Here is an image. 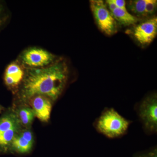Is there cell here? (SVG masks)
I'll use <instances>...</instances> for the list:
<instances>
[{
  "label": "cell",
  "mask_w": 157,
  "mask_h": 157,
  "mask_svg": "<svg viewBox=\"0 0 157 157\" xmlns=\"http://www.w3.org/2000/svg\"><path fill=\"white\" fill-rule=\"evenodd\" d=\"M17 114L8 113L0 118V134L15 127L21 126Z\"/></svg>",
  "instance_id": "obj_11"
},
{
  "label": "cell",
  "mask_w": 157,
  "mask_h": 157,
  "mask_svg": "<svg viewBox=\"0 0 157 157\" xmlns=\"http://www.w3.org/2000/svg\"><path fill=\"white\" fill-rule=\"evenodd\" d=\"M24 72L19 65L11 63L6 68L5 72V83L9 86H14L19 84L24 77Z\"/></svg>",
  "instance_id": "obj_9"
},
{
  "label": "cell",
  "mask_w": 157,
  "mask_h": 157,
  "mask_svg": "<svg viewBox=\"0 0 157 157\" xmlns=\"http://www.w3.org/2000/svg\"><path fill=\"white\" fill-rule=\"evenodd\" d=\"M133 36L141 45H149L155 38L157 34V18L151 17L139 23L133 30Z\"/></svg>",
  "instance_id": "obj_6"
},
{
  "label": "cell",
  "mask_w": 157,
  "mask_h": 157,
  "mask_svg": "<svg viewBox=\"0 0 157 157\" xmlns=\"http://www.w3.org/2000/svg\"><path fill=\"white\" fill-rule=\"evenodd\" d=\"M33 135L31 130L26 129L20 132L12 141L10 151L19 154L30 152L33 145Z\"/></svg>",
  "instance_id": "obj_8"
},
{
  "label": "cell",
  "mask_w": 157,
  "mask_h": 157,
  "mask_svg": "<svg viewBox=\"0 0 157 157\" xmlns=\"http://www.w3.org/2000/svg\"><path fill=\"white\" fill-rule=\"evenodd\" d=\"M29 100L35 117L42 122L48 121L52 107V100L43 95L34 96Z\"/></svg>",
  "instance_id": "obj_7"
},
{
  "label": "cell",
  "mask_w": 157,
  "mask_h": 157,
  "mask_svg": "<svg viewBox=\"0 0 157 157\" xmlns=\"http://www.w3.org/2000/svg\"><path fill=\"white\" fill-rule=\"evenodd\" d=\"M68 74L67 64L60 59L44 67L29 69L24 77L22 98L29 100L34 96L43 95L56 101L64 89Z\"/></svg>",
  "instance_id": "obj_1"
},
{
  "label": "cell",
  "mask_w": 157,
  "mask_h": 157,
  "mask_svg": "<svg viewBox=\"0 0 157 157\" xmlns=\"http://www.w3.org/2000/svg\"><path fill=\"white\" fill-rule=\"evenodd\" d=\"M117 7L123 10H127L126 3L124 0H113Z\"/></svg>",
  "instance_id": "obj_15"
},
{
  "label": "cell",
  "mask_w": 157,
  "mask_h": 157,
  "mask_svg": "<svg viewBox=\"0 0 157 157\" xmlns=\"http://www.w3.org/2000/svg\"><path fill=\"white\" fill-rule=\"evenodd\" d=\"M111 12L116 22L124 26L134 25L138 21V17L130 14L127 10L117 8Z\"/></svg>",
  "instance_id": "obj_10"
},
{
  "label": "cell",
  "mask_w": 157,
  "mask_h": 157,
  "mask_svg": "<svg viewBox=\"0 0 157 157\" xmlns=\"http://www.w3.org/2000/svg\"><path fill=\"white\" fill-rule=\"evenodd\" d=\"M90 7L100 30L110 36L117 32V22L112 13L102 0H90Z\"/></svg>",
  "instance_id": "obj_3"
},
{
  "label": "cell",
  "mask_w": 157,
  "mask_h": 157,
  "mask_svg": "<svg viewBox=\"0 0 157 157\" xmlns=\"http://www.w3.org/2000/svg\"><path fill=\"white\" fill-rule=\"evenodd\" d=\"M139 115L147 130L151 132H157L156 94L148 96L144 100L139 107Z\"/></svg>",
  "instance_id": "obj_4"
},
{
  "label": "cell",
  "mask_w": 157,
  "mask_h": 157,
  "mask_svg": "<svg viewBox=\"0 0 157 157\" xmlns=\"http://www.w3.org/2000/svg\"><path fill=\"white\" fill-rule=\"evenodd\" d=\"M17 115L21 124L26 127L30 125L35 117L32 108L27 107H23L20 109Z\"/></svg>",
  "instance_id": "obj_12"
},
{
  "label": "cell",
  "mask_w": 157,
  "mask_h": 157,
  "mask_svg": "<svg viewBox=\"0 0 157 157\" xmlns=\"http://www.w3.org/2000/svg\"><path fill=\"white\" fill-rule=\"evenodd\" d=\"M135 157H157V150H154L146 153L138 155Z\"/></svg>",
  "instance_id": "obj_16"
},
{
  "label": "cell",
  "mask_w": 157,
  "mask_h": 157,
  "mask_svg": "<svg viewBox=\"0 0 157 157\" xmlns=\"http://www.w3.org/2000/svg\"><path fill=\"white\" fill-rule=\"evenodd\" d=\"M1 111H2V107H1V106H0V113L1 112Z\"/></svg>",
  "instance_id": "obj_18"
},
{
  "label": "cell",
  "mask_w": 157,
  "mask_h": 157,
  "mask_svg": "<svg viewBox=\"0 0 157 157\" xmlns=\"http://www.w3.org/2000/svg\"><path fill=\"white\" fill-rule=\"evenodd\" d=\"M130 122L121 116L114 109H109L101 114L97 123V128L100 133L109 138H115L126 132Z\"/></svg>",
  "instance_id": "obj_2"
},
{
  "label": "cell",
  "mask_w": 157,
  "mask_h": 157,
  "mask_svg": "<svg viewBox=\"0 0 157 157\" xmlns=\"http://www.w3.org/2000/svg\"><path fill=\"white\" fill-rule=\"evenodd\" d=\"M157 7L156 0H147L145 7V17L153 15L155 12Z\"/></svg>",
  "instance_id": "obj_14"
},
{
  "label": "cell",
  "mask_w": 157,
  "mask_h": 157,
  "mask_svg": "<svg viewBox=\"0 0 157 157\" xmlns=\"http://www.w3.org/2000/svg\"><path fill=\"white\" fill-rule=\"evenodd\" d=\"M105 4L108 7L107 8L110 11V12L114 10L116 8H117L115 5V3L113 2V0H107L106 1Z\"/></svg>",
  "instance_id": "obj_17"
},
{
  "label": "cell",
  "mask_w": 157,
  "mask_h": 157,
  "mask_svg": "<svg viewBox=\"0 0 157 157\" xmlns=\"http://www.w3.org/2000/svg\"><path fill=\"white\" fill-rule=\"evenodd\" d=\"M21 62L25 66L33 68L44 67L55 61L54 55L41 48H32L25 51L21 54Z\"/></svg>",
  "instance_id": "obj_5"
},
{
  "label": "cell",
  "mask_w": 157,
  "mask_h": 157,
  "mask_svg": "<svg viewBox=\"0 0 157 157\" xmlns=\"http://www.w3.org/2000/svg\"><path fill=\"white\" fill-rule=\"evenodd\" d=\"M147 0H133L128 3V8L135 17H145Z\"/></svg>",
  "instance_id": "obj_13"
}]
</instances>
